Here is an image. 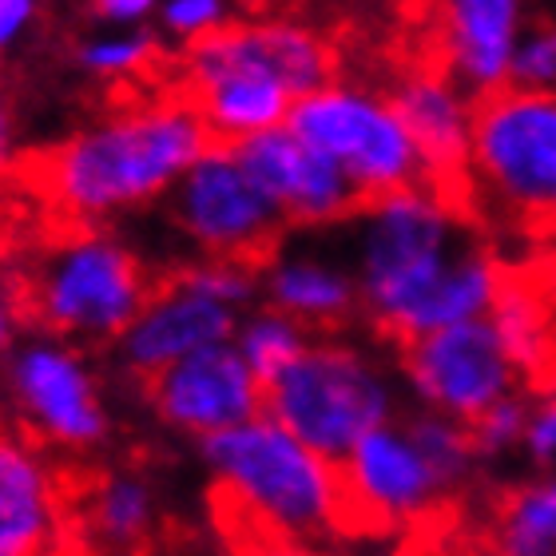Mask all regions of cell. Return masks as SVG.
<instances>
[{
  "label": "cell",
  "instance_id": "cell-1",
  "mask_svg": "<svg viewBox=\"0 0 556 556\" xmlns=\"http://www.w3.org/2000/svg\"><path fill=\"white\" fill-rule=\"evenodd\" d=\"M338 227L346 231L362 318L397 346L489 314L509 278L469 223L462 195L438 184L366 199Z\"/></svg>",
  "mask_w": 556,
  "mask_h": 556
},
{
  "label": "cell",
  "instance_id": "cell-2",
  "mask_svg": "<svg viewBox=\"0 0 556 556\" xmlns=\"http://www.w3.org/2000/svg\"><path fill=\"white\" fill-rule=\"evenodd\" d=\"M211 513L235 545L306 548L346 533L338 462L311 450L270 414L203 438Z\"/></svg>",
  "mask_w": 556,
  "mask_h": 556
},
{
  "label": "cell",
  "instance_id": "cell-3",
  "mask_svg": "<svg viewBox=\"0 0 556 556\" xmlns=\"http://www.w3.org/2000/svg\"><path fill=\"white\" fill-rule=\"evenodd\" d=\"M211 143L215 136L187 96L151 100L45 151L36 179L68 223H104L167 195Z\"/></svg>",
  "mask_w": 556,
  "mask_h": 556
},
{
  "label": "cell",
  "instance_id": "cell-4",
  "mask_svg": "<svg viewBox=\"0 0 556 556\" xmlns=\"http://www.w3.org/2000/svg\"><path fill=\"white\" fill-rule=\"evenodd\" d=\"M187 100L219 143L278 128L299 96L330 84L334 52L299 21H231L184 52Z\"/></svg>",
  "mask_w": 556,
  "mask_h": 556
},
{
  "label": "cell",
  "instance_id": "cell-5",
  "mask_svg": "<svg viewBox=\"0 0 556 556\" xmlns=\"http://www.w3.org/2000/svg\"><path fill=\"white\" fill-rule=\"evenodd\" d=\"M311 450L342 462L370 429L397 417V382L382 362L342 338H311L306 350L267 382V406Z\"/></svg>",
  "mask_w": 556,
  "mask_h": 556
},
{
  "label": "cell",
  "instance_id": "cell-6",
  "mask_svg": "<svg viewBox=\"0 0 556 556\" xmlns=\"http://www.w3.org/2000/svg\"><path fill=\"white\" fill-rule=\"evenodd\" d=\"M151 287L143 263L96 223H72L24 275L33 323L72 342H116Z\"/></svg>",
  "mask_w": 556,
  "mask_h": 556
},
{
  "label": "cell",
  "instance_id": "cell-7",
  "mask_svg": "<svg viewBox=\"0 0 556 556\" xmlns=\"http://www.w3.org/2000/svg\"><path fill=\"white\" fill-rule=\"evenodd\" d=\"M465 191L525 227L556 219V88H501L477 100Z\"/></svg>",
  "mask_w": 556,
  "mask_h": 556
},
{
  "label": "cell",
  "instance_id": "cell-8",
  "mask_svg": "<svg viewBox=\"0 0 556 556\" xmlns=\"http://www.w3.org/2000/svg\"><path fill=\"white\" fill-rule=\"evenodd\" d=\"M287 124L306 143L326 151L366 199L429 184L426 160L390 92L330 80L299 96Z\"/></svg>",
  "mask_w": 556,
  "mask_h": 556
},
{
  "label": "cell",
  "instance_id": "cell-9",
  "mask_svg": "<svg viewBox=\"0 0 556 556\" xmlns=\"http://www.w3.org/2000/svg\"><path fill=\"white\" fill-rule=\"evenodd\" d=\"M175 227L199 247L203 258H263L282 243L287 215L263 191L255 175L247 172L235 143H211L179 184L167 191Z\"/></svg>",
  "mask_w": 556,
  "mask_h": 556
},
{
  "label": "cell",
  "instance_id": "cell-10",
  "mask_svg": "<svg viewBox=\"0 0 556 556\" xmlns=\"http://www.w3.org/2000/svg\"><path fill=\"white\" fill-rule=\"evenodd\" d=\"M346 497V533H397L438 521L462 489L421 450L406 417L370 429L338 462Z\"/></svg>",
  "mask_w": 556,
  "mask_h": 556
},
{
  "label": "cell",
  "instance_id": "cell-11",
  "mask_svg": "<svg viewBox=\"0 0 556 556\" xmlns=\"http://www.w3.org/2000/svg\"><path fill=\"white\" fill-rule=\"evenodd\" d=\"M4 386L21 429L48 450L84 453L108 438V406L80 346L52 330L21 338L4 354Z\"/></svg>",
  "mask_w": 556,
  "mask_h": 556
},
{
  "label": "cell",
  "instance_id": "cell-12",
  "mask_svg": "<svg viewBox=\"0 0 556 556\" xmlns=\"http://www.w3.org/2000/svg\"><path fill=\"white\" fill-rule=\"evenodd\" d=\"M397 350H402V382L417 406L450 414L465 426L485 414L493 402L529 386L489 314L417 334Z\"/></svg>",
  "mask_w": 556,
  "mask_h": 556
},
{
  "label": "cell",
  "instance_id": "cell-13",
  "mask_svg": "<svg viewBox=\"0 0 556 556\" xmlns=\"http://www.w3.org/2000/svg\"><path fill=\"white\" fill-rule=\"evenodd\" d=\"M143 386L155 414L199 441L251 421L267 406V386L243 358V350L235 346V338L191 350L160 374H151Z\"/></svg>",
  "mask_w": 556,
  "mask_h": 556
},
{
  "label": "cell",
  "instance_id": "cell-14",
  "mask_svg": "<svg viewBox=\"0 0 556 556\" xmlns=\"http://www.w3.org/2000/svg\"><path fill=\"white\" fill-rule=\"evenodd\" d=\"M243 314L247 311L231 306L227 299L211 294L187 267L175 270L151 287L148 302L116 338L119 362L131 378L148 382L151 374H160L163 366H172L191 350L235 338V326Z\"/></svg>",
  "mask_w": 556,
  "mask_h": 556
},
{
  "label": "cell",
  "instance_id": "cell-15",
  "mask_svg": "<svg viewBox=\"0 0 556 556\" xmlns=\"http://www.w3.org/2000/svg\"><path fill=\"white\" fill-rule=\"evenodd\" d=\"M235 151L294 227H334L366 203L358 184L290 124L239 139Z\"/></svg>",
  "mask_w": 556,
  "mask_h": 556
},
{
  "label": "cell",
  "instance_id": "cell-16",
  "mask_svg": "<svg viewBox=\"0 0 556 556\" xmlns=\"http://www.w3.org/2000/svg\"><path fill=\"white\" fill-rule=\"evenodd\" d=\"M72 493L45 445L0 426V556H33L72 541Z\"/></svg>",
  "mask_w": 556,
  "mask_h": 556
},
{
  "label": "cell",
  "instance_id": "cell-17",
  "mask_svg": "<svg viewBox=\"0 0 556 556\" xmlns=\"http://www.w3.org/2000/svg\"><path fill=\"white\" fill-rule=\"evenodd\" d=\"M429 16L441 72L477 100L509 88L513 52L529 28V0H429Z\"/></svg>",
  "mask_w": 556,
  "mask_h": 556
},
{
  "label": "cell",
  "instance_id": "cell-18",
  "mask_svg": "<svg viewBox=\"0 0 556 556\" xmlns=\"http://www.w3.org/2000/svg\"><path fill=\"white\" fill-rule=\"evenodd\" d=\"M390 96H394L397 112H402L409 136L426 160L429 184L445 187L453 195H465L477 96L465 92L462 84L441 68L406 72Z\"/></svg>",
  "mask_w": 556,
  "mask_h": 556
},
{
  "label": "cell",
  "instance_id": "cell-19",
  "mask_svg": "<svg viewBox=\"0 0 556 556\" xmlns=\"http://www.w3.org/2000/svg\"><path fill=\"white\" fill-rule=\"evenodd\" d=\"M258 299L275 311L299 318L311 334H334L338 326L362 314L358 282L346 258L338 263L318 251H287L278 243L258 263Z\"/></svg>",
  "mask_w": 556,
  "mask_h": 556
},
{
  "label": "cell",
  "instance_id": "cell-20",
  "mask_svg": "<svg viewBox=\"0 0 556 556\" xmlns=\"http://www.w3.org/2000/svg\"><path fill=\"white\" fill-rule=\"evenodd\" d=\"M160 525V497L148 477L116 469L72 497V541L96 548H143Z\"/></svg>",
  "mask_w": 556,
  "mask_h": 556
},
{
  "label": "cell",
  "instance_id": "cell-21",
  "mask_svg": "<svg viewBox=\"0 0 556 556\" xmlns=\"http://www.w3.org/2000/svg\"><path fill=\"white\" fill-rule=\"evenodd\" d=\"M489 318L497 323L501 338L509 354L521 366L525 382L545 386L553 374V350H556V311L541 282L529 275H509L501 287L497 302Z\"/></svg>",
  "mask_w": 556,
  "mask_h": 556
},
{
  "label": "cell",
  "instance_id": "cell-22",
  "mask_svg": "<svg viewBox=\"0 0 556 556\" xmlns=\"http://www.w3.org/2000/svg\"><path fill=\"white\" fill-rule=\"evenodd\" d=\"M493 545L509 556H556V473H536L501 497Z\"/></svg>",
  "mask_w": 556,
  "mask_h": 556
},
{
  "label": "cell",
  "instance_id": "cell-23",
  "mask_svg": "<svg viewBox=\"0 0 556 556\" xmlns=\"http://www.w3.org/2000/svg\"><path fill=\"white\" fill-rule=\"evenodd\" d=\"M311 330L290 318V314L275 311V306H258V311H247L235 326V346L243 350V358L255 366V374L263 378V386L275 378L278 370H287L290 362L299 358L306 342H311Z\"/></svg>",
  "mask_w": 556,
  "mask_h": 556
},
{
  "label": "cell",
  "instance_id": "cell-24",
  "mask_svg": "<svg viewBox=\"0 0 556 556\" xmlns=\"http://www.w3.org/2000/svg\"><path fill=\"white\" fill-rule=\"evenodd\" d=\"M76 60L96 80H128L160 60V36L136 24H112V33L88 36L76 48Z\"/></svg>",
  "mask_w": 556,
  "mask_h": 556
},
{
  "label": "cell",
  "instance_id": "cell-25",
  "mask_svg": "<svg viewBox=\"0 0 556 556\" xmlns=\"http://www.w3.org/2000/svg\"><path fill=\"white\" fill-rule=\"evenodd\" d=\"M529 402H533V397L525 394V390H517V394L501 397L485 414L469 421V433H473V445L481 462H501V457H509V453H521Z\"/></svg>",
  "mask_w": 556,
  "mask_h": 556
},
{
  "label": "cell",
  "instance_id": "cell-26",
  "mask_svg": "<svg viewBox=\"0 0 556 556\" xmlns=\"http://www.w3.org/2000/svg\"><path fill=\"white\" fill-rule=\"evenodd\" d=\"M513 88H533L548 92L556 88V24L553 21H529V28L517 40L509 68Z\"/></svg>",
  "mask_w": 556,
  "mask_h": 556
},
{
  "label": "cell",
  "instance_id": "cell-27",
  "mask_svg": "<svg viewBox=\"0 0 556 556\" xmlns=\"http://www.w3.org/2000/svg\"><path fill=\"white\" fill-rule=\"evenodd\" d=\"M235 0H160V28L172 36L175 45H195L203 36L219 33L223 24H231Z\"/></svg>",
  "mask_w": 556,
  "mask_h": 556
},
{
  "label": "cell",
  "instance_id": "cell-28",
  "mask_svg": "<svg viewBox=\"0 0 556 556\" xmlns=\"http://www.w3.org/2000/svg\"><path fill=\"white\" fill-rule=\"evenodd\" d=\"M521 453L536 473H556V382L529 402Z\"/></svg>",
  "mask_w": 556,
  "mask_h": 556
},
{
  "label": "cell",
  "instance_id": "cell-29",
  "mask_svg": "<svg viewBox=\"0 0 556 556\" xmlns=\"http://www.w3.org/2000/svg\"><path fill=\"white\" fill-rule=\"evenodd\" d=\"M28 318H33V311H28L24 278L0 275V354H9V350L21 342Z\"/></svg>",
  "mask_w": 556,
  "mask_h": 556
},
{
  "label": "cell",
  "instance_id": "cell-30",
  "mask_svg": "<svg viewBox=\"0 0 556 556\" xmlns=\"http://www.w3.org/2000/svg\"><path fill=\"white\" fill-rule=\"evenodd\" d=\"M45 0H0V60L28 40Z\"/></svg>",
  "mask_w": 556,
  "mask_h": 556
},
{
  "label": "cell",
  "instance_id": "cell-31",
  "mask_svg": "<svg viewBox=\"0 0 556 556\" xmlns=\"http://www.w3.org/2000/svg\"><path fill=\"white\" fill-rule=\"evenodd\" d=\"M92 9L108 24H139L160 9V0H92Z\"/></svg>",
  "mask_w": 556,
  "mask_h": 556
},
{
  "label": "cell",
  "instance_id": "cell-32",
  "mask_svg": "<svg viewBox=\"0 0 556 556\" xmlns=\"http://www.w3.org/2000/svg\"><path fill=\"white\" fill-rule=\"evenodd\" d=\"M9 155H12V119H9V104L0 96V172H4Z\"/></svg>",
  "mask_w": 556,
  "mask_h": 556
},
{
  "label": "cell",
  "instance_id": "cell-33",
  "mask_svg": "<svg viewBox=\"0 0 556 556\" xmlns=\"http://www.w3.org/2000/svg\"><path fill=\"white\" fill-rule=\"evenodd\" d=\"M536 282H541V290L548 294V302H553V311H556V255L548 258L545 267H541V275H536Z\"/></svg>",
  "mask_w": 556,
  "mask_h": 556
},
{
  "label": "cell",
  "instance_id": "cell-34",
  "mask_svg": "<svg viewBox=\"0 0 556 556\" xmlns=\"http://www.w3.org/2000/svg\"><path fill=\"white\" fill-rule=\"evenodd\" d=\"M239 4H251V9H267V4H275V0H239Z\"/></svg>",
  "mask_w": 556,
  "mask_h": 556
},
{
  "label": "cell",
  "instance_id": "cell-35",
  "mask_svg": "<svg viewBox=\"0 0 556 556\" xmlns=\"http://www.w3.org/2000/svg\"><path fill=\"white\" fill-rule=\"evenodd\" d=\"M556 382V350H553V374H548V386Z\"/></svg>",
  "mask_w": 556,
  "mask_h": 556
},
{
  "label": "cell",
  "instance_id": "cell-36",
  "mask_svg": "<svg viewBox=\"0 0 556 556\" xmlns=\"http://www.w3.org/2000/svg\"><path fill=\"white\" fill-rule=\"evenodd\" d=\"M548 231H553V243H556V219H553V223H548Z\"/></svg>",
  "mask_w": 556,
  "mask_h": 556
}]
</instances>
